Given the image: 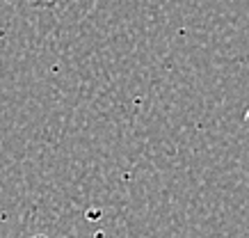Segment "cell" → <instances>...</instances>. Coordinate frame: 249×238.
Returning <instances> with one entry per match:
<instances>
[{
  "label": "cell",
  "mask_w": 249,
  "mask_h": 238,
  "mask_svg": "<svg viewBox=\"0 0 249 238\" xmlns=\"http://www.w3.org/2000/svg\"><path fill=\"white\" fill-rule=\"evenodd\" d=\"M32 238H48V236H32Z\"/></svg>",
  "instance_id": "cell-2"
},
{
  "label": "cell",
  "mask_w": 249,
  "mask_h": 238,
  "mask_svg": "<svg viewBox=\"0 0 249 238\" xmlns=\"http://www.w3.org/2000/svg\"><path fill=\"white\" fill-rule=\"evenodd\" d=\"M35 7H51V5H55L57 0H30Z\"/></svg>",
  "instance_id": "cell-1"
}]
</instances>
